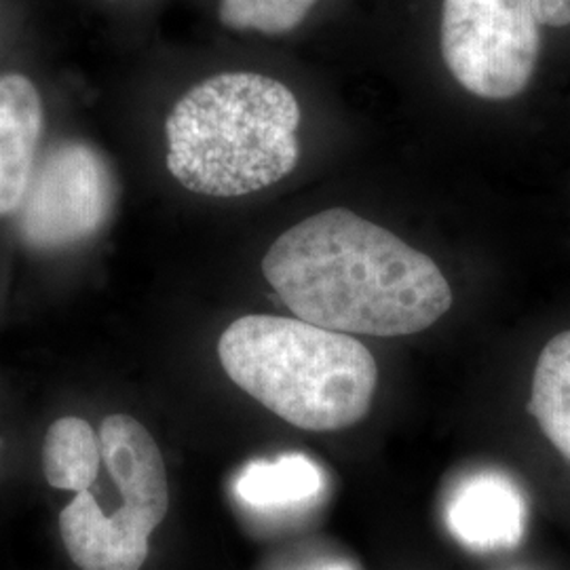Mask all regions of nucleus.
Returning a JSON list of instances; mask_svg holds the SVG:
<instances>
[{"label":"nucleus","mask_w":570,"mask_h":570,"mask_svg":"<svg viewBox=\"0 0 570 570\" xmlns=\"http://www.w3.org/2000/svg\"><path fill=\"white\" fill-rule=\"evenodd\" d=\"M263 273L298 320L348 336L416 334L452 306L449 279L428 254L343 207L285 230Z\"/></svg>","instance_id":"f257e3e1"},{"label":"nucleus","mask_w":570,"mask_h":570,"mask_svg":"<svg viewBox=\"0 0 570 570\" xmlns=\"http://www.w3.org/2000/svg\"><path fill=\"white\" fill-rule=\"evenodd\" d=\"M301 106L284 82L220 72L190 87L165 119L167 169L186 190L244 197L298 164Z\"/></svg>","instance_id":"f03ea898"},{"label":"nucleus","mask_w":570,"mask_h":570,"mask_svg":"<svg viewBox=\"0 0 570 570\" xmlns=\"http://www.w3.org/2000/svg\"><path fill=\"white\" fill-rule=\"evenodd\" d=\"M218 357L237 387L306 431L362 423L379 385L364 343L298 317L245 315L223 332Z\"/></svg>","instance_id":"7ed1b4c3"},{"label":"nucleus","mask_w":570,"mask_h":570,"mask_svg":"<svg viewBox=\"0 0 570 570\" xmlns=\"http://www.w3.org/2000/svg\"><path fill=\"white\" fill-rule=\"evenodd\" d=\"M541 32L532 0H444L442 58L469 94L510 100L529 87Z\"/></svg>","instance_id":"20e7f679"},{"label":"nucleus","mask_w":570,"mask_h":570,"mask_svg":"<svg viewBox=\"0 0 570 570\" xmlns=\"http://www.w3.org/2000/svg\"><path fill=\"white\" fill-rule=\"evenodd\" d=\"M117 184L100 150L81 140L53 146L35 169L20 207V233L35 249L91 239L110 218Z\"/></svg>","instance_id":"39448f33"},{"label":"nucleus","mask_w":570,"mask_h":570,"mask_svg":"<svg viewBox=\"0 0 570 570\" xmlns=\"http://www.w3.org/2000/svg\"><path fill=\"white\" fill-rule=\"evenodd\" d=\"M159 524L127 503L106 513L89 490L79 492L60 513L61 541L82 570L142 569Z\"/></svg>","instance_id":"423d86ee"},{"label":"nucleus","mask_w":570,"mask_h":570,"mask_svg":"<svg viewBox=\"0 0 570 570\" xmlns=\"http://www.w3.org/2000/svg\"><path fill=\"white\" fill-rule=\"evenodd\" d=\"M446 522L469 550H511L527 530V501L510 478L494 471L473 473L452 492Z\"/></svg>","instance_id":"0eeeda50"},{"label":"nucleus","mask_w":570,"mask_h":570,"mask_svg":"<svg viewBox=\"0 0 570 570\" xmlns=\"http://www.w3.org/2000/svg\"><path fill=\"white\" fill-rule=\"evenodd\" d=\"M45 104L37 82L21 72L0 75V216L20 209L37 169Z\"/></svg>","instance_id":"6e6552de"},{"label":"nucleus","mask_w":570,"mask_h":570,"mask_svg":"<svg viewBox=\"0 0 570 570\" xmlns=\"http://www.w3.org/2000/svg\"><path fill=\"white\" fill-rule=\"evenodd\" d=\"M100 452L122 503L164 522L169 484L164 454L148 429L127 414H110L100 428Z\"/></svg>","instance_id":"1a4fd4ad"},{"label":"nucleus","mask_w":570,"mask_h":570,"mask_svg":"<svg viewBox=\"0 0 570 570\" xmlns=\"http://www.w3.org/2000/svg\"><path fill=\"white\" fill-rule=\"evenodd\" d=\"M326 489L324 471L305 454H284L275 461H254L239 473L235 492L256 510L305 505Z\"/></svg>","instance_id":"9d476101"},{"label":"nucleus","mask_w":570,"mask_h":570,"mask_svg":"<svg viewBox=\"0 0 570 570\" xmlns=\"http://www.w3.org/2000/svg\"><path fill=\"white\" fill-rule=\"evenodd\" d=\"M529 412L570 463V330L553 336L539 355Z\"/></svg>","instance_id":"9b49d317"},{"label":"nucleus","mask_w":570,"mask_h":570,"mask_svg":"<svg viewBox=\"0 0 570 570\" xmlns=\"http://www.w3.org/2000/svg\"><path fill=\"white\" fill-rule=\"evenodd\" d=\"M100 461V438L79 416H63L47 431L42 473L53 489L72 490L77 494L91 489Z\"/></svg>","instance_id":"f8f14e48"},{"label":"nucleus","mask_w":570,"mask_h":570,"mask_svg":"<svg viewBox=\"0 0 570 570\" xmlns=\"http://www.w3.org/2000/svg\"><path fill=\"white\" fill-rule=\"evenodd\" d=\"M317 0H220L218 18L230 30L284 35L301 26Z\"/></svg>","instance_id":"ddd939ff"},{"label":"nucleus","mask_w":570,"mask_h":570,"mask_svg":"<svg viewBox=\"0 0 570 570\" xmlns=\"http://www.w3.org/2000/svg\"><path fill=\"white\" fill-rule=\"evenodd\" d=\"M539 23L551 28L570 26V0H532Z\"/></svg>","instance_id":"4468645a"},{"label":"nucleus","mask_w":570,"mask_h":570,"mask_svg":"<svg viewBox=\"0 0 570 570\" xmlns=\"http://www.w3.org/2000/svg\"><path fill=\"white\" fill-rule=\"evenodd\" d=\"M326 570H348V569H343V567H334V569H326Z\"/></svg>","instance_id":"2eb2a0df"}]
</instances>
